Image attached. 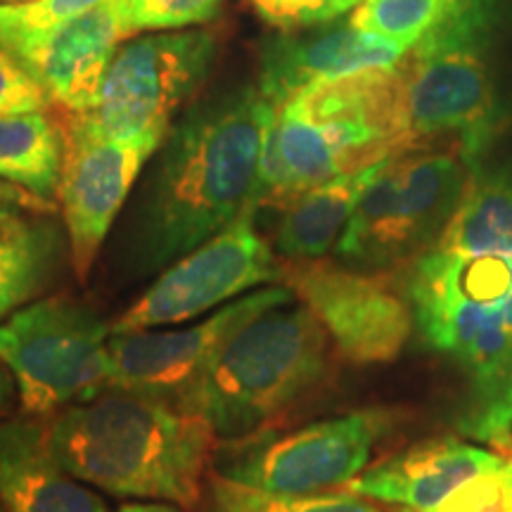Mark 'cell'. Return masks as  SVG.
<instances>
[{
    "instance_id": "9a60e30c",
    "label": "cell",
    "mask_w": 512,
    "mask_h": 512,
    "mask_svg": "<svg viewBox=\"0 0 512 512\" xmlns=\"http://www.w3.org/2000/svg\"><path fill=\"white\" fill-rule=\"evenodd\" d=\"M126 0H105L17 48L15 55L62 112H91L114 53L126 41Z\"/></svg>"
},
{
    "instance_id": "52a82bcc",
    "label": "cell",
    "mask_w": 512,
    "mask_h": 512,
    "mask_svg": "<svg viewBox=\"0 0 512 512\" xmlns=\"http://www.w3.org/2000/svg\"><path fill=\"white\" fill-rule=\"evenodd\" d=\"M110 335L91 306L72 297H46L0 323V361L15 375L27 415H48L105 392L110 382Z\"/></svg>"
},
{
    "instance_id": "ffe728a7",
    "label": "cell",
    "mask_w": 512,
    "mask_h": 512,
    "mask_svg": "<svg viewBox=\"0 0 512 512\" xmlns=\"http://www.w3.org/2000/svg\"><path fill=\"white\" fill-rule=\"evenodd\" d=\"M64 259H69L67 230L53 214H29L0 228V318L41 297Z\"/></svg>"
},
{
    "instance_id": "9c48e42d",
    "label": "cell",
    "mask_w": 512,
    "mask_h": 512,
    "mask_svg": "<svg viewBox=\"0 0 512 512\" xmlns=\"http://www.w3.org/2000/svg\"><path fill=\"white\" fill-rule=\"evenodd\" d=\"M394 425L396 413L389 408H361L292 432L271 427L219 441L214 465L219 475L271 494H320L361 475Z\"/></svg>"
},
{
    "instance_id": "484cf974",
    "label": "cell",
    "mask_w": 512,
    "mask_h": 512,
    "mask_svg": "<svg viewBox=\"0 0 512 512\" xmlns=\"http://www.w3.org/2000/svg\"><path fill=\"white\" fill-rule=\"evenodd\" d=\"M105 0H27L0 3V48L15 53L24 43L46 36L69 19L93 10Z\"/></svg>"
},
{
    "instance_id": "f1b7e54d",
    "label": "cell",
    "mask_w": 512,
    "mask_h": 512,
    "mask_svg": "<svg viewBox=\"0 0 512 512\" xmlns=\"http://www.w3.org/2000/svg\"><path fill=\"white\" fill-rule=\"evenodd\" d=\"M361 0H252L261 19L278 29H302L332 22L356 8Z\"/></svg>"
},
{
    "instance_id": "836d02e7",
    "label": "cell",
    "mask_w": 512,
    "mask_h": 512,
    "mask_svg": "<svg viewBox=\"0 0 512 512\" xmlns=\"http://www.w3.org/2000/svg\"><path fill=\"white\" fill-rule=\"evenodd\" d=\"M503 470L508 472V475L512 477V456H510V458H505V463H503Z\"/></svg>"
},
{
    "instance_id": "ba28073f",
    "label": "cell",
    "mask_w": 512,
    "mask_h": 512,
    "mask_svg": "<svg viewBox=\"0 0 512 512\" xmlns=\"http://www.w3.org/2000/svg\"><path fill=\"white\" fill-rule=\"evenodd\" d=\"M216 53L219 41L202 29L133 36L114 53L88 119L107 136L157 152L207 81Z\"/></svg>"
},
{
    "instance_id": "44dd1931",
    "label": "cell",
    "mask_w": 512,
    "mask_h": 512,
    "mask_svg": "<svg viewBox=\"0 0 512 512\" xmlns=\"http://www.w3.org/2000/svg\"><path fill=\"white\" fill-rule=\"evenodd\" d=\"M335 252L342 264L363 271H384L413 259L399 202L396 155L384 159L382 169L361 195Z\"/></svg>"
},
{
    "instance_id": "8fae6325",
    "label": "cell",
    "mask_w": 512,
    "mask_h": 512,
    "mask_svg": "<svg viewBox=\"0 0 512 512\" xmlns=\"http://www.w3.org/2000/svg\"><path fill=\"white\" fill-rule=\"evenodd\" d=\"M283 285L316 316L337 354L354 366L396 361L415 330L406 294L382 271L325 259L285 261Z\"/></svg>"
},
{
    "instance_id": "5bb4252c",
    "label": "cell",
    "mask_w": 512,
    "mask_h": 512,
    "mask_svg": "<svg viewBox=\"0 0 512 512\" xmlns=\"http://www.w3.org/2000/svg\"><path fill=\"white\" fill-rule=\"evenodd\" d=\"M406 55L401 48L356 29L351 19L278 29L261 38L256 88L280 107L318 83L342 79L366 69L392 67Z\"/></svg>"
},
{
    "instance_id": "cb8c5ba5",
    "label": "cell",
    "mask_w": 512,
    "mask_h": 512,
    "mask_svg": "<svg viewBox=\"0 0 512 512\" xmlns=\"http://www.w3.org/2000/svg\"><path fill=\"white\" fill-rule=\"evenodd\" d=\"M204 512H382L368 498L351 491H320V494L290 496L271 494L254 486L216 475L209 477Z\"/></svg>"
},
{
    "instance_id": "e0dca14e",
    "label": "cell",
    "mask_w": 512,
    "mask_h": 512,
    "mask_svg": "<svg viewBox=\"0 0 512 512\" xmlns=\"http://www.w3.org/2000/svg\"><path fill=\"white\" fill-rule=\"evenodd\" d=\"M0 503L8 512H110L60 463L48 422H0Z\"/></svg>"
},
{
    "instance_id": "d6986e66",
    "label": "cell",
    "mask_w": 512,
    "mask_h": 512,
    "mask_svg": "<svg viewBox=\"0 0 512 512\" xmlns=\"http://www.w3.org/2000/svg\"><path fill=\"white\" fill-rule=\"evenodd\" d=\"M384 159L316 185L283 209L273 249L285 261H316L337 245L358 200L382 169Z\"/></svg>"
},
{
    "instance_id": "5b68a950",
    "label": "cell",
    "mask_w": 512,
    "mask_h": 512,
    "mask_svg": "<svg viewBox=\"0 0 512 512\" xmlns=\"http://www.w3.org/2000/svg\"><path fill=\"white\" fill-rule=\"evenodd\" d=\"M498 17L501 0H460L394 64L403 150L448 140L470 169L479 166L503 117L489 62Z\"/></svg>"
},
{
    "instance_id": "d590c367",
    "label": "cell",
    "mask_w": 512,
    "mask_h": 512,
    "mask_svg": "<svg viewBox=\"0 0 512 512\" xmlns=\"http://www.w3.org/2000/svg\"><path fill=\"white\" fill-rule=\"evenodd\" d=\"M510 448H512V439H510Z\"/></svg>"
},
{
    "instance_id": "ac0fdd59",
    "label": "cell",
    "mask_w": 512,
    "mask_h": 512,
    "mask_svg": "<svg viewBox=\"0 0 512 512\" xmlns=\"http://www.w3.org/2000/svg\"><path fill=\"white\" fill-rule=\"evenodd\" d=\"M399 202L413 259L437 245L470 183V166L451 152L413 150L396 155Z\"/></svg>"
},
{
    "instance_id": "603a6c76",
    "label": "cell",
    "mask_w": 512,
    "mask_h": 512,
    "mask_svg": "<svg viewBox=\"0 0 512 512\" xmlns=\"http://www.w3.org/2000/svg\"><path fill=\"white\" fill-rule=\"evenodd\" d=\"M64 164L62 121L43 112L0 117V178L55 202Z\"/></svg>"
},
{
    "instance_id": "4dcf8cb0",
    "label": "cell",
    "mask_w": 512,
    "mask_h": 512,
    "mask_svg": "<svg viewBox=\"0 0 512 512\" xmlns=\"http://www.w3.org/2000/svg\"><path fill=\"white\" fill-rule=\"evenodd\" d=\"M57 204L41 200V197L31 195L24 188H17L8 181L0 178V228L8 223L22 219L29 214H55Z\"/></svg>"
},
{
    "instance_id": "7c38bea8",
    "label": "cell",
    "mask_w": 512,
    "mask_h": 512,
    "mask_svg": "<svg viewBox=\"0 0 512 512\" xmlns=\"http://www.w3.org/2000/svg\"><path fill=\"white\" fill-rule=\"evenodd\" d=\"M64 164L57 202L69 264L86 280L140 169L155 152L102 133L86 112H64Z\"/></svg>"
},
{
    "instance_id": "f546056e",
    "label": "cell",
    "mask_w": 512,
    "mask_h": 512,
    "mask_svg": "<svg viewBox=\"0 0 512 512\" xmlns=\"http://www.w3.org/2000/svg\"><path fill=\"white\" fill-rule=\"evenodd\" d=\"M48 105L53 102H50L46 88L15 55L0 48V117L43 112Z\"/></svg>"
},
{
    "instance_id": "4316f807",
    "label": "cell",
    "mask_w": 512,
    "mask_h": 512,
    "mask_svg": "<svg viewBox=\"0 0 512 512\" xmlns=\"http://www.w3.org/2000/svg\"><path fill=\"white\" fill-rule=\"evenodd\" d=\"M221 5L223 0H126V36L200 27L219 15Z\"/></svg>"
},
{
    "instance_id": "d4e9b609",
    "label": "cell",
    "mask_w": 512,
    "mask_h": 512,
    "mask_svg": "<svg viewBox=\"0 0 512 512\" xmlns=\"http://www.w3.org/2000/svg\"><path fill=\"white\" fill-rule=\"evenodd\" d=\"M460 0H361L351 24L408 53L458 8Z\"/></svg>"
},
{
    "instance_id": "8d00e7d4",
    "label": "cell",
    "mask_w": 512,
    "mask_h": 512,
    "mask_svg": "<svg viewBox=\"0 0 512 512\" xmlns=\"http://www.w3.org/2000/svg\"><path fill=\"white\" fill-rule=\"evenodd\" d=\"M249 3H252V0H249Z\"/></svg>"
},
{
    "instance_id": "2e32d148",
    "label": "cell",
    "mask_w": 512,
    "mask_h": 512,
    "mask_svg": "<svg viewBox=\"0 0 512 512\" xmlns=\"http://www.w3.org/2000/svg\"><path fill=\"white\" fill-rule=\"evenodd\" d=\"M498 453L456 437L420 441L366 467L344 486L351 494L411 512H427L477 475L503 465Z\"/></svg>"
},
{
    "instance_id": "7402d4cb",
    "label": "cell",
    "mask_w": 512,
    "mask_h": 512,
    "mask_svg": "<svg viewBox=\"0 0 512 512\" xmlns=\"http://www.w3.org/2000/svg\"><path fill=\"white\" fill-rule=\"evenodd\" d=\"M453 254L512 256V174L475 166L456 214L437 240Z\"/></svg>"
},
{
    "instance_id": "8992f818",
    "label": "cell",
    "mask_w": 512,
    "mask_h": 512,
    "mask_svg": "<svg viewBox=\"0 0 512 512\" xmlns=\"http://www.w3.org/2000/svg\"><path fill=\"white\" fill-rule=\"evenodd\" d=\"M330 337L304 304L261 313L183 389L178 408L200 415L223 439L271 430L325 382Z\"/></svg>"
},
{
    "instance_id": "1f68e13d",
    "label": "cell",
    "mask_w": 512,
    "mask_h": 512,
    "mask_svg": "<svg viewBox=\"0 0 512 512\" xmlns=\"http://www.w3.org/2000/svg\"><path fill=\"white\" fill-rule=\"evenodd\" d=\"M17 394H19V392H17L15 375H12L10 368L5 366L3 361H0V418L10 413L12 401H15Z\"/></svg>"
},
{
    "instance_id": "7a4b0ae2",
    "label": "cell",
    "mask_w": 512,
    "mask_h": 512,
    "mask_svg": "<svg viewBox=\"0 0 512 512\" xmlns=\"http://www.w3.org/2000/svg\"><path fill=\"white\" fill-rule=\"evenodd\" d=\"M415 330L465 377L458 427L484 444L512 439V256L430 247L408 261Z\"/></svg>"
},
{
    "instance_id": "30bf717a",
    "label": "cell",
    "mask_w": 512,
    "mask_h": 512,
    "mask_svg": "<svg viewBox=\"0 0 512 512\" xmlns=\"http://www.w3.org/2000/svg\"><path fill=\"white\" fill-rule=\"evenodd\" d=\"M247 207L221 233L166 266L147 292L112 323V335L176 325L202 316L254 287L283 285L285 261L256 233Z\"/></svg>"
},
{
    "instance_id": "d6a6232c",
    "label": "cell",
    "mask_w": 512,
    "mask_h": 512,
    "mask_svg": "<svg viewBox=\"0 0 512 512\" xmlns=\"http://www.w3.org/2000/svg\"><path fill=\"white\" fill-rule=\"evenodd\" d=\"M119 512H181V510L166 503H131V505H124Z\"/></svg>"
},
{
    "instance_id": "277c9868",
    "label": "cell",
    "mask_w": 512,
    "mask_h": 512,
    "mask_svg": "<svg viewBox=\"0 0 512 512\" xmlns=\"http://www.w3.org/2000/svg\"><path fill=\"white\" fill-rule=\"evenodd\" d=\"M401 152L394 64L318 83L275 107L252 204L283 211L316 185Z\"/></svg>"
},
{
    "instance_id": "e575fe53",
    "label": "cell",
    "mask_w": 512,
    "mask_h": 512,
    "mask_svg": "<svg viewBox=\"0 0 512 512\" xmlns=\"http://www.w3.org/2000/svg\"><path fill=\"white\" fill-rule=\"evenodd\" d=\"M0 3H27V0H0Z\"/></svg>"
},
{
    "instance_id": "4fadbf2b",
    "label": "cell",
    "mask_w": 512,
    "mask_h": 512,
    "mask_svg": "<svg viewBox=\"0 0 512 512\" xmlns=\"http://www.w3.org/2000/svg\"><path fill=\"white\" fill-rule=\"evenodd\" d=\"M294 299L287 285H268L235 299L202 323L181 330H138L110 335L107 389L157 396L174 403L207 370L245 325Z\"/></svg>"
},
{
    "instance_id": "6da1fadb",
    "label": "cell",
    "mask_w": 512,
    "mask_h": 512,
    "mask_svg": "<svg viewBox=\"0 0 512 512\" xmlns=\"http://www.w3.org/2000/svg\"><path fill=\"white\" fill-rule=\"evenodd\" d=\"M275 105L256 86L195 102L159 147L128 238V271L155 275L247 207Z\"/></svg>"
},
{
    "instance_id": "83f0119b",
    "label": "cell",
    "mask_w": 512,
    "mask_h": 512,
    "mask_svg": "<svg viewBox=\"0 0 512 512\" xmlns=\"http://www.w3.org/2000/svg\"><path fill=\"white\" fill-rule=\"evenodd\" d=\"M427 512H512V477L498 465L458 486Z\"/></svg>"
},
{
    "instance_id": "3957f363",
    "label": "cell",
    "mask_w": 512,
    "mask_h": 512,
    "mask_svg": "<svg viewBox=\"0 0 512 512\" xmlns=\"http://www.w3.org/2000/svg\"><path fill=\"white\" fill-rule=\"evenodd\" d=\"M55 456L81 482L119 498L195 510L214 463V427L157 396L105 389L48 422Z\"/></svg>"
}]
</instances>
